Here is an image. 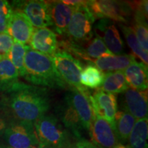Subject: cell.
<instances>
[{"instance_id": "1", "label": "cell", "mask_w": 148, "mask_h": 148, "mask_svg": "<svg viewBox=\"0 0 148 148\" xmlns=\"http://www.w3.org/2000/svg\"><path fill=\"white\" fill-rule=\"evenodd\" d=\"M50 96L46 88L18 82L3 92L1 107L10 120L34 123L50 108Z\"/></svg>"}, {"instance_id": "2", "label": "cell", "mask_w": 148, "mask_h": 148, "mask_svg": "<svg viewBox=\"0 0 148 148\" xmlns=\"http://www.w3.org/2000/svg\"><path fill=\"white\" fill-rule=\"evenodd\" d=\"M23 77L40 87L66 88V84L56 69L51 56L36 51L27 45Z\"/></svg>"}, {"instance_id": "5", "label": "cell", "mask_w": 148, "mask_h": 148, "mask_svg": "<svg viewBox=\"0 0 148 148\" xmlns=\"http://www.w3.org/2000/svg\"><path fill=\"white\" fill-rule=\"evenodd\" d=\"M87 2L75 7L66 32L71 42L77 45L88 42L93 35L92 27L95 18L87 6Z\"/></svg>"}, {"instance_id": "25", "label": "cell", "mask_w": 148, "mask_h": 148, "mask_svg": "<svg viewBox=\"0 0 148 148\" xmlns=\"http://www.w3.org/2000/svg\"><path fill=\"white\" fill-rule=\"evenodd\" d=\"M120 27H121L122 32L124 34L127 45H128L130 48L132 49V52L138 58H140V60L143 61V63L147 65V52L144 51L143 48L141 47L137 38H136V34H135L134 30H133L132 27L125 25H121Z\"/></svg>"}, {"instance_id": "3", "label": "cell", "mask_w": 148, "mask_h": 148, "mask_svg": "<svg viewBox=\"0 0 148 148\" xmlns=\"http://www.w3.org/2000/svg\"><path fill=\"white\" fill-rule=\"evenodd\" d=\"M39 144L56 148L71 145L70 133L53 114H44L34 123Z\"/></svg>"}, {"instance_id": "27", "label": "cell", "mask_w": 148, "mask_h": 148, "mask_svg": "<svg viewBox=\"0 0 148 148\" xmlns=\"http://www.w3.org/2000/svg\"><path fill=\"white\" fill-rule=\"evenodd\" d=\"M12 7L7 1L0 0V33H7Z\"/></svg>"}, {"instance_id": "21", "label": "cell", "mask_w": 148, "mask_h": 148, "mask_svg": "<svg viewBox=\"0 0 148 148\" xmlns=\"http://www.w3.org/2000/svg\"><path fill=\"white\" fill-rule=\"evenodd\" d=\"M18 73L8 58L0 60V92H4L19 82Z\"/></svg>"}, {"instance_id": "14", "label": "cell", "mask_w": 148, "mask_h": 148, "mask_svg": "<svg viewBox=\"0 0 148 148\" xmlns=\"http://www.w3.org/2000/svg\"><path fill=\"white\" fill-rule=\"evenodd\" d=\"M33 30L32 25L21 11L12 10L9 21L7 33L14 41L26 45L29 43Z\"/></svg>"}, {"instance_id": "9", "label": "cell", "mask_w": 148, "mask_h": 148, "mask_svg": "<svg viewBox=\"0 0 148 148\" xmlns=\"http://www.w3.org/2000/svg\"><path fill=\"white\" fill-rule=\"evenodd\" d=\"M88 132L91 143L97 148H112L119 144L114 127L95 113Z\"/></svg>"}, {"instance_id": "19", "label": "cell", "mask_w": 148, "mask_h": 148, "mask_svg": "<svg viewBox=\"0 0 148 148\" xmlns=\"http://www.w3.org/2000/svg\"><path fill=\"white\" fill-rule=\"evenodd\" d=\"M123 73L130 87L138 90H147V65L135 60Z\"/></svg>"}, {"instance_id": "12", "label": "cell", "mask_w": 148, "mask_h": 148, "mask_svg": "<svg viewBox=\"0 0 148 148\" xmlns=\"http://www.w3.org/2000/svg\"><path fill=\"white\" fill-rule=\"evenodd\" d=\"M94 32L97 37L103 40L106 47L112 54H123V40L112 20L101 18L95 25Z\"/></svg>"}, {"instance_id": "24", "label": "cell", "mask_w": 148, "mask_h": 148, "mask_svg": "<svg viewBox=\"0 0 148 148\" xmlns=\"http://www.w3.org/2000/svg\"><path fill=\"white\" fill-rule=\"evenodd\" d=\"M104 79V73L92 64L85 66L80 75V84L86 88L101 87Z\"/></svg>"}, {"instance_id": "33", "label": "cell", "mask_w": 148, "mask_h": 148, "mask_svg": "<svg viewBox=\"0 0 148 148\" xmlns=\"http://www.w3.org/2000/svg\"><path fill=\"white\" fill-rule=\"evenodd\" d=\"M27 148H38V147H36V146H32V147H29Z\"/></svg>"}, {"instance_id": "20", "label": "cell", "mask_w": 148, "mask_h": 148, "mask_svg": "<svg viewBox=\"0 0 148 148\" xmlns=\"http://www.w3.org/2000/svg\"><path fill=\"white\" fill-rule=\"evenodd\" d=\"M130 88L123 71L107 72L104 74V79L101 89L110 93H123Z\"/></svg>"}, {"instance_id": "18", "label": "cell", "mask_w": 148, "mask_h": 148, "mask_svg": "<svg viewBox=\"0 0 148 148\" xmlns=\"http://www.w3.org/2000/svg\"><path fill=\"white\" fill-rule=\"evenodd\" d=\"M136 59L132 54H121L112 55L104 58L90 60L89 62H92L101 71L110 72L125 70Z\"/></svg>"}, {"instance_id": "29", "label": "cell", "mask_w": 148, "mask_h": 148, "mask_svg": "<svg viewBox=\"0 0 148 148\" xmlns=\"http://www.w3.org/2000/svg\"><path fill=\"white\" fill-rule=\"evenodd\" d=\"M69 148H97L95 145H94L91 142L88 140L84 139V138H80L77 139V141L75 143L71 144Z\"/></svg>"}, {"instance_id": "6", "label": "cell", "mask_w": 148, "mask_h": 148, "mask_svg": "<svg viewBox=\"0 0 148 148\" xmlns=\"http://www.w3.org/2000/svg\"><path fill=\"white\" fill-rule=\"evenodd\" d=\"M9 148H27L39 145L34 123L10 120L3 134Z\"/></svg>"}, {"instance_id": "7", "label": "cell", "mask_w": 148, "mask_h": 148, "mask_svg": "<svg viewBox=\"0 0 148 148\" xmlns=\"http://www.w3.org/2000/svg\"><path fill=\"white\" fill-rule=\"evenodd\" d=\"M87 6L95 18H107L125 23L132 13L130 3L119 1H88Z\"/></svg>"}, {"instance_id": "31", "label": "cell", "mask_w": 148, "mask_h": 148, "mask_svg": "<svg viewBox=\"0 0 148 148\" xmlns=\"http://www.w3.org/2000/svg\"><path fill=\"white\" fill-rule=\"evenodd\" d=\"M38 148H56L54 147H52V146L49 145H42V144H39L38 146Z\"/></svg>"}, {"instance_id": "16", "label": "cell", "mask_w": 148, "mask_h": 148, "mask_svg": "<svg viewBox=\"0 0 148 148\" xmlns=\"http://www.w3.org/2000/svg\"><path fill=\"white\" fill-rule=\"evenodd\" d=\"M48 4L52 26L56 32L60 34H66L75 8L65 4L62 1H48Z\"/></svg>"}, {"instance_id": "15", "label": "cell", "mask_w": 148, "mask_h": 148, "mask_svg": "<svg viewBox=\"0 0 148 148\" xmlns=\"http://www.w3.org/2000/svg\"><path fill=\"white\" fill-rule=\"evenodd\" d=\"M29 43L33 50L49 56H51L58 48L56 35L47 27L34 29Z\"/></svg>"}, {"instance_id": "32", "label": "cell", "mask_w": 148, "mask_h": 148, "mask_svg": "<svg viewBox=\"0 0 148 148\" xmlns=\"http://www.w3.org/2000/svg\"><path fill=\"white\" fill-rule=\"evenodd\" d=\"M112 148H127L125 146H124L123 145H122V144H117V145L114 146V147H113Z\"/></svg>"}, {"instance_id": "4", "label": "cell", "mask_w": 148, "mask_h": 148, "mask_svg": "<svg viewBox=\"0 0 148 148\" xmlns=\"http://www.w3.org/2000/svg\"><path fill=\"white\" fill-rule=\"evenodd\" d=\"M51 58L56 71L70 88H75L85 95H90L88 88L80 84V75L83 70L80 61L64 50L56 51Z\"/></svg>"}, {"instance_id": "10", "label": "cell", "mask_w": 148, "mask_h": 148, "mask_svg": "<svg viewBox=\"0 0 148 148\" xmlns=\"http://www.w3.org/2000/svg\"><path fill=\"white\" fill-rule=\"evenodd\" d=\"M89 100L94 113L106 120L114 128V117L117 112L116 95L99 88L93 95H90Z\"/></svg>"}, {"instance_id": "26", "label": "cell", "mask_w": 148, "mask_h": 148, "mask_svg": "<svg viewBox=\"0 0 148 148\" xmlns=\"http://www.w3.org/2000/svg\"><path fill=\"white\" fill-rule=\"evenodd\" d=\"M27 45L14 41L8 56V59L17 70L19 76L23 77L25 69H24V60L26 53Z\"/></svg>"}, {"instance_id": "28", "label": "cell", "mask_w": 148, "mask_h": 148, "mask_svg": "<svg viewBox=\"0 0 148 148\" xmlns=\"http://www.w3.org/2000/svg\"><path fill=\"white\" fill-rule=\"evenodd\" d=\"M14 40L8 33H0V60L8 58Z\"/></svg>"}, {"instance_id": "17", "label": "cell", "mask_w": 148, "mask_h": 148, "mask_svg": "<svg viewBox=\"0 0 148 148\" xmlns=\"http://www.w3.org/2000/svg\"><path fill=\"white\" fill-rule=\"evenodd\" d=\"M56 112L66 130H69L77 139L82 138V132L84 130L77 114L71 105L64 99L63 102L56 107Z\"/></svg>"}, {"instance_id": "11", "label": "cell", "mask_w": 148, "mask_h": 148, "mask_svg": "<svg viewBox=\"0 0 148 148\" xmlns=\"http://www.w3.org/2000/svg\"><path fill=\"white\" fill-rule=\"evenodd\" d=\"M122 108L136 120L147 118V93L145 90L128 88L121 96Z\"/></svg>"}, {"instance_id": "13", "label": "cell", "mask_w": 148, "mask_h": 148, "mask_svg": "<svg viewBox=\"0 0 148 148\" xmlns=\"http://www.w3.org/2000/svg\"><path fill=\"white\" fill-rule=\"evenodd\" d=\"M89 96L90 95H85L75 88H70L64 97V99L69 102L76 112L83 128L86 131L89 129L94 115Z\"/></svg>"}, {"instance_id": "8", "label": "cell", "mask_w": 148, "mask_h": 148, "mask_svg": "<svg viewBox=\"0 0 148 148\" xmlns=\"http://www.w3.org/2000/svg\"><path fill=\"white\" fill-rule=\"evenodd\" d=\"M14 10L21 11L32 26L42 28L52 26L48 1L40 0L13 1Z\"/></svg>"}, {"instance_id": "30", "label": "cell", "mask_w": 148, "mask_h": 148, "mask_svg": "<svg viewBox=\"0 0 148 148\" xmlns=\"http://www.w3.org/2000/svg\"><path fill=\"white\" fill-rule=\"evenodd\" d=\"M7 123H5V120L2 119V118L0 117V137L2 136L3 132H4V130L5 129V127H6Z\"/></svg>"}, {"instance_id": "23", "label": "cell", "mask_w": 148, "mask_h": 148, "mask_svg": "<svg viewBox=\"0 0 148 148\" xmlns=\"http://www.w3.org/2000/svg\"><path fill=\"white\" fill-rule=\"evenodd\" d=\"M147 118L136 120L128 137L129 145L127 148H147Z\"/></svg>"}, {"instance_id": "22", "label": "cell", "mask_w": 148, "mask_h": 148, "mask_svg": "<svg viewBox=\"0 0 148 148\" xmlns=\"http://www.w3.org/2000/svg\"><path fill=\"white\" fill-rule=\"evenodd\" d=\"M136 119L125 111L116 112L114 117V130L120 141H126L132 132Z\"/></svg>"}]
</instances>
